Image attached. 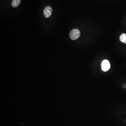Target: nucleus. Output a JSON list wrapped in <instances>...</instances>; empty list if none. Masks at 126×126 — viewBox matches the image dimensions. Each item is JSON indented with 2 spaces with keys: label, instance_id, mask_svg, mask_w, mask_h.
<instances>
[{
  "label": "nucleus",
  "instance_id": "4",
  "mask_svg": "<svg viewBox=\"0 0 126 126\" xmlns=\"http://www.w3.org/2000/svg\"><path fill=\"white\" fill-rule=\"evenodd\" d=\"M21 0H12V6L13 8H17L18 7L20 3Z\"/></svg>",
  "mask_w": 126,
  "mask_h": 126
},
{
  "label": "nucleus",
  "instance_id": "3",
  "mask_svg": "<svg viewBox=\"0 0 126 126\" xmlns=\"http://www.w3.org/2000/svg\"><path fill=\"white\" fill-rule=\"evenodd\" d=\"M110 68V63L107 60H103L102 63V69L104 72L108 71Z\"/></svg>",
  "mask_w": 126,
  "mask_h": 126
},
{
  "label": "nucleus",
  "instance_id": "2",
  "mask_svg": "<svg viewBox=\"0 0 126 126\" xmlns=\"http://www.w3.org/2000/svg\"><path fill=\"white\" fill-rule=\"evenodd\" d=\"M53 10L50 6H47L43 10V14L45 17L49 18L51 16Z\"/></svg>",
  "mask_w": 126,
  "mask_h": 126
},
{
  "label": "nucleus",
  "instance_id": "1",
  "mask_svg": "<svg viewBox=\"0 0 126 126\" xmlns=\"http://www.w3.org/2000/svg\"><path fill=\"white\" fill-rule=\"evenodd\" d=\"M81 33L80 31L77 29H73L70 33L69 37L72 40L77 39L80 36Z\"/></svg>",
  "mask_w": 126,
  "mask_h": 126
},
{
  "label": "nucleus",
  "instance_id": "6",
  "mask_svg": "<svg viewBox=\"0 0 126 126\" xmlns=\"http://www.w3.org/2000/svg\"><path fill=\"white\" fill-rule=\"evenodd\" d=\"M123 87L124 88H126V84H124L123 85Z\"/></svg>",
  "mask_w": 126,
  "mask_h": 126
},
{
  "label": "nucleus",
  "instance_id": "5",
  "mask_svg": "<svg viewBox=\"0 0 126 126\" xmlns=\"http://www.w3.org/2000/svg\"><path fill=\"white\" fill-rule=\"evenodd\" d=\"M120 41L126 44V34L123 33L120 36L119 38Z\"/></svg>",
  "mask_w": 126,
  "mask_h": 126
}]
</instances>
